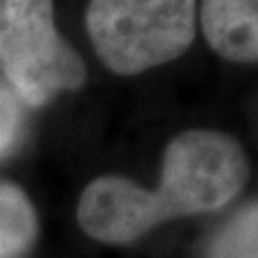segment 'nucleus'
Returning <instances> with one entry per match:
<instances>
[{
	"label": "nucleus",
	"instance_id": "obj_1",
	"mask_svg": "<svg viewBox=\"0 0 258 258\" xmlns=\"http://www.w3.org/2000/svg\"><path fill=\"white\" fill-rule=\"evenodd\" d=\"M247 174L245 151L235 138L189 129L166 147L157 189H144L125 176H99L82 191L78 222L101 243H132L161 222L228 205Z\"/></svg>",
	"mask_w": 258,
	"mask_h": 258
},
{
	"label": "nucleus",
	"instance_id": "obj_2",
	"mask_svg": "<svg viewBox=\"0 0 258 258\" xmlns=\"http://www.w3.org/2000/svg\"><path fill=\"white\" fill-rule=\"evenodd\" d=\"M86 28L99 58L120 76L166 64L196 37V0H91Z\"/></svg>",
	"mask_w": 258,
	"mask_h": 258
},
{
	"label": "nucleus",
	"instance_id": "obj_3",
	"mask_svg": "<svg viewBox=\"0 0 258 258\" xmlns=\"http://www.w3.org/2000/svg\"><path fill=\"white\" fill-rule=\"evenodd\" d=\"M0 71L32 108L86 80V67L54 22V0H0Z\"/></svg>",
	"mask_w": 258,
	"mask_h": 258
},
{
	"label": "nucleus",
	"instance_id": "obj_4",
	"mask_svg": "<svg viewBox=\"0 0 258 258\" xmlns=\"http://www.w3.org/2000/svg\"><path fill=\"white\" fill-rule=\"evenodd\" d=\"M258 0H203L200 26L209 45L226 60L258 58Z\"/></svg>",
	"mask_w": 258,
	"mask_h": 258
},
{
	"label": "nucleus",
	"instance_id": "obj_5",
	"mask_svg": "<svg viewBox=\"0 0 258 258\" xmlns=\"http://www.w3.org/2000/svg\"><path fill=\"white\" fill-rule=\"evenodd\" d=\"M35 207L18 185L0 181V258H22L35 243Z\"/></svg>",
	"mask_w": 258,
	"mask_h": 258
},
{
	"label": "nucleus",
	"instance_id": "obj_6",
	"mask_svg": "<svg viewBox=\"0 0 258 258\" xmlns=\"http://www.w3.org/2000/svg\"><path fill=\"white\" fill-rule=\"evenodd\" d=\"M256 205H249L215 237L209 258H256Z\"/></svg>",
	"mask_w": 258,
	"mask_h": 258
},
{
	"label": "nucleus",
	"instance_id": "obj_7",
	"mask_svg": "<svg viewBox=\"0 0 258 258\" xmlns=\"http://www.w3.org/2000/svg\"><path fill=\"white\" fill-rule=\"evenodd\" d=\"M22 134V108L18 95L0 84V157L9 153Z\"/></svg>",
	"mask_w": 258,
	"mask_h": 258
}]
</instances>
